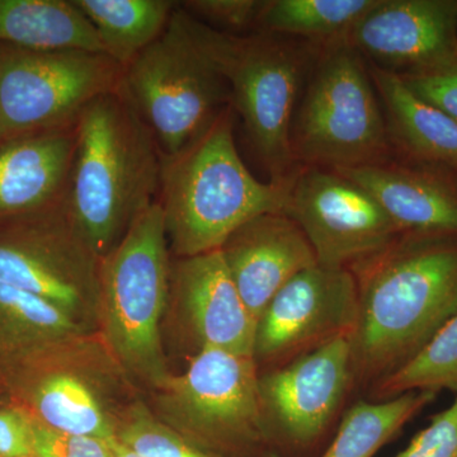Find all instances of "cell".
<instances>
[{
  "instance_id": "cell-1",
  "label": "cell",
  "mask_w": 457,
  "mask_h": 457,
  "mask_svg": "<svg viewBox=\"0 0 457 457\" xmlns=\"http://www.w3.org/2000/svg\"><path fill=\"white\" fill-rule=\"evenodd\" d=\"M357 311L348 339L352 378L380 383L457 312V236L402 234L352 266Z\"/></svg>"
},
{
  "instance_id": "cell-2",
  "label": "cell",
  "mask_w": 457,
  "mask_h": 457,
  "mask_svg": "<svg viewBox=\"0 0 457 457\" xmlns=\"http://www.w3.org/2000/svg\"><path fill=\"white\" fill-rule=\"evenodd\" d=\"M77 129L66 212L104 260L158 201L163 154L120 88L90 102Z\"/></svg>"
},
{
  "instance_id": "cell-3",
  "label": "cell",
  "mask_w": 457,
  "mask_h": 457,
  "mask_svg": "<svg viewBox=\"0 0 457 457\" xmlns=\"http://www.w3.org/2000/svg\"><path fill=\"white\" fill-rule=\"evenodd\" d=\"M233 107L174 156H163L158 203L170 249L179 258L218 251L262 213H285L287 186L261 182L243 163L234 141Z\"/></svg>"
},
{
  "instance_id": "cell-4",
  "label": "cell",
  "mask_w": 457,
  "mask_h": 457,
  "mask_svg": "<svg viewBox=\"0 0 457 457\" xmlns=\"http://www.w3.org/2000/svg\"><path fill=\"white\" fill-rule=\"evenodd\" d=\"M195 46L224 78L231 107L239 113L270 182L287 186L295 176L291 129L309 54L270 33L240 36L218 31L177 7Z\"/></svg>"
},
{
  "instance_id": "cell-5",
  "label": "cell",
  "mask_w": 457,
  "mask_h": 457,
  "mask_svg": "<svg viewBox=\"0 0 457 457\" xmlns=\"http://www.w3.org/2000/svg\"><path fill=\"white\" fill-rule=\"evenodd\" d=\"M171 285L170 243L156 201L99 266V311L108 342L129 372L164 389L161 320Z\"/></svg>"
},
{
  "instance_id": "cell-6",
  "label": "cell",
  "mask_w": 457,
  "mask_h": 457,
  "mask_svg": "<svg viewBox=\"0 0 457 457\" xmlns=\"http://www.w3.org/2000/svg\"><path fill=\"white\" fill-rule=\"evenodd\" d=\"M374 87L345 38L327 42L291 129L295 162L335 170L384 163L389 131Z\"/></svg>"
},
{
  "instance_id": "cell-7",
  "label": "cell",
  "mask_w": 457,
  "mask_h": 457,
  "mask_svg": "<svg viewBox=\"0 0 457 457\" xmlns=\"http://www.w3.org/2000/svg\"><path fill=\"white\" fill-rule=\"evenodd\" d=\"M120 90L163 156L179 154L231 106L227 82L188 37L177 8L161 37L126 66Z\"/></svg>"
},
{
  "instance_id": "cell-8",
  "label": "cell",
  "mask_w": 457,
  "mask_h": 457,
  "mask_svg": "<svg viewBox=\"0 0 457 457\" xmlns=\"http://www.w3.org/2000/svg\"><path fill=\"white\" fill-rule=\"evenodd\" d=\"M187 440L215 457H242L270 446L253 357L201 348L185 374L164 386Z\"/></svg>"
},
{
  "instance_id": "cell-9",
  "label": "cell",
  "mask_w": 457,
  "mask_h": 457,
  "mask_svg": "<svg viewBox=\"0 0 457 457\" xmlns=\"http://www.w3.org/2000/svg\"><path fill=\"white\" fill-rule=\"evenodd\" d=\"M123 71L104 53L0 44V141L77 122L90 102L121 87Z\"/></svg>"
},
{
  "instance_id": "cell-10",
  "label": "cell",
  "mask_w": 457,
  "mask_h": 457,
  "mask_svg": "<svg viewBox=\"0 0 457 457\" xmlns=\"http://www.w3.org/2000/svg\"><path fill=\"white\" fill-rule=\"evenodd\" d=\"M23 218L0 234V284L41 297L77 319L80 311L98 306L101 260L75 228L64 201Z\"/></svg>"
},
{
  "instance_id": "cell-11",
  "label": "cell",
  "mask_w": 457,
  "mask_h": 457,
  "mask_svg": "<svg viewBox=\"0 0 457 457\" xmlns=\"http://www.w3.org/2000/svg\"><path fill=\"white\" fill-rule=\"evenodd\" d=\"M285 215L302 228L318 263L330 269H351L402 236L369 192L324 168L295 173Z\"/></svg>"
},
{
  "instance_id": "cell-12",
  "label": "cell",
  "mask_w": 457,
  "mask_h": 457,
  "mask_svg": "<svg viewBox=\"0 0 457 457\" xmlns=\"http://www.w3.org/2000/svg\"><path fill=\"white\" fill-rule=\"evenodd\" d=\"M353 383L348 336L337 337L260 378L270 450L305 453L324 437Z\"/></svg>"
},
{
  "instance_id": "cell-13",
  "label": "cell",
  "mask_w": 457,
  "mask_h": 457,
  "mask_svg": "<svg viewBox=\"0 0 457 457\" xmlns=\"http://www.w3.org/2000/svg\"><path fill=\"white\" fill-rule=\"evenodd\" d=\"M357 311L348 269L315 264L291 278L262 312L253 359L284 365L337 337L350 336Z\"/></svg>"
},
{
  "instance_id": "cell-14",
  "label": "cell",
  "mask_w": 457,
  "mask_h": 457,
  "mask_svg": "<svg viewBox=\"0 0 457 457\" xmlns=\"http://www.w3.org/2000/svg\"><path fill=\"white\" fill-rule=\"evenodd\" d=\"M345 40L390 73L429 71L457 56V2L378 0Z\"/></svg>"
},
{
  "instance_id": "cell-15",
  "label": "cell",
  "mask_w": 457,
  "mask_h": 457,
  "mask_svg": "<svg viewBox=\"0 0 457 457\" xmlns=\"http://www.w3.org/2000/svg\"><path fill=\"white\" fill-rule=\"evenodd\" d=\"M220 252L255 323L291 278L318 264L302 228L282 212L262 213L246 221Z\"/></svg>"
},
{
  "instance_id": "cell-16",
  "label": "cell",
  "mask_w": 457,
  "mask_h": 457,
  "mask_svg": "<svg viewBox=\"0 0 457 457\" xmlns=\"http://www.w3.org/2000/svg\"><path fill=\"white\" fill-rule=\"evenodd\" d=\"M171 281L198 350L216 348L253 357L257 323L246 309L220 249L179 258Z\"/></svg>"
},
{
  "instance_id": "cell-17",
  "label": "cell",
  "mask_w": 457,
  "mask_h": 457,
  "mask_svg": "<svg viewBox=\"0 0 457 457\" xmlns=\"http://www.w3.org/2000/svg\"><path fill=\"white\" fill-rule=\"evenodd\" d=\"M77 141V122L0 141V216L23 218L62 203Z\"/></svg>"
},
{
  "instance_id": "cell-18",
  "label": "cell",
  "mask_w": 457,
  "mask_h": 457,
  "mask_svg": "<svg viewBox=\"0 0 457 457\" xmlns=\"http://www.w3.org/2000/svg\"><path fill=\"white\" fill-rule=\"evenodd\" d=\"M336 171L369 192L400 233L457 236V188L450 180L385 163Z\"/></svg>"
},
{
  "instance_id": "cell-19",
  "label": "cell",
  "mask_w": 457,
  "mask_h": 457,
  "mask_svg": "<svg viewBox=\"0 0 457 457\" xmlns=\"http://www.w3.org/2000/svg\"><path fill=\"white\" fill-rule=\"evenodd\" d=\"M389 135L418 161L457 168V121L418 97L398 74L369 66Z\"/></svg>"
},
{
  "instance_id": "cell-20",
  "label": "cell",
  "mask_w": 457,
  "mask_h": 457,
  "mask_svg": "<svg viewBox=\"0 0 457 457\" xmlns=\"http://www.w3.org/2000/svg\"><path fill=\"white\" fill-rule=\"evenodd\" d=\"M0 44L31 51L104 53L73 0H0Z\"/></svg>"
},
{
  "instance_id": "cell-21",
  "label": "cell",
  "mask_w": 457,
  "mask_h": 457,
  "mask_svg": "<svg viewBox=\"0 0 457 457\" xmlns=\"http://www.w3.org/2000/svg\"><path fill=\"white\" fill-rule=\"evenodd\" d=\"M78 319L35 295L0 284V368L31 366L80 332Z\"/></svg>"
},
{
  "instance_id": "cell-22",
  "label": "cell",
  "mask_w": 457,
  "mask_h": 457,
  "mask_svg": "<svg viewBox=\"0 0 457 457\" xmlns=\"http://www.w3.org/2000/svg\"><path fill=\"white\" fill-rule=\"evenodd\" d=\"M97 33L102 49L117 64H131L161 37L179 2L73 0Z\"/></svg>"
},
{
  "instance_id": "cell-23",
  "label": "cell",
  "mask_w": 457,
  "mask_h": 457,
  "mask_svg": "<svg viewBox=\"0 0 457 457\" xmlns=\"http://www.w3.org/2000/svg\"><path fill=\"white\" fill-rule=\"evenodd\" d=\"M435 396L432 392H411L384 402L357 403L345 411L320 457H374Z\"/></svg>"
},
{
  "instance_id": "cell-24",
  "label": "cell",
  "mask_w": 457,
  "mask_h": 457,
  "mask_svg": "<svg viewBox=\"0 0 457 457\" xmlns=\"http://www.w3.org/2000/svg\"><path fill=\"white\" fill-rule=\"evenodd\" d=\"M32 416L55 431L111 441L114 428L95 394L68 374L42 376L31 393Z\"/></svg>"
},
{
  "instance_id": "cell-25",
  "label": "cell",
  "mask_w": 457,
  "mask_h": 457,
  "mask_svg": "<svg viewBox=\"0 0 457 457\" xmlns=\"http://www.w3.org/2000/svg\"><path fill=\"white\" fill-rule=\"evenodd\" d=\"M378 0H270L257 27L270 35L302 36L332 42L347 37L352 27Z\"/></svg>"
},
{
  "instance_id": "cell-26",
  "label": "cell",
  "mask_w": 457,
  "mask_h": 457,
  "mask_svg": "<svg viewBox=\"0 0 457 457\" xmlns=\"http://www.w3.org/2000/svg\"><path fill=\"white\" fill-rule=\"evenodd\" d=\"M447 389L457 393V312L416 356L375 385L378 398Z\"/></svg>"
},
{
  "instance_id": "cell-27",
  "label": "cell",
  "mask_w": 457,
  "mask_h": 457,
  "mask_svg": "<svg viewBox=\"0 0 457 457\" xmlns=\"http://www.w3.org/2000/svg\"><path fill=\"white\" fill-rule=\"evenodd\" d=\"M116 438L139 457H215L158 422L144 407L132 411L121 428L117 429Z\"/></svg>"
},
{
  "instance_id": "cell-28",
  "label": "cell",
  "mask_w": 457,
  "mask_h": 457,
  "mask_svg": "<svg viewBox=\"0 0 457 457\" xmlns=\"http://www.w3.org/2000/svg\"><path fill=\"white\" fill-rule=\"evenodd\" d=\"M264 3L262 0H188L179 3V7L204 25L237 35L257 27Z\"/></svg>"
},
{
  "instance_id": "cell-29",
  "label": "cell",
  "mask_w": 457,
  "mask_h": 457,
  "mask_svg": "<svg viewBox=\"0 0 457 457\" xmlns=\"http://www.w3.org/2000/svg\"><path fill=\"white\" fill-rule=\"evenodd\" d=\"M113 440L104 441L55 431L42 425L36 418L33 422L35 457H113Z\"/></svg>"
},
{
  "instance_id": "cell-30",
  "label": "cell",
  "mask_w": 457,
  "mask_h": 457,
  "mask_svg": "<svg viewBox=\"0 0 457 457\" xmlns=\"http://www.w3.org/2000/svg\"><path fill=\"white\" fill-rule=\"evenodd\" d=\"M399 77L418 97L457 121V56L429 71Z\"/></svg>"
},
{
  "instance_id": "cell-31",
  "label": "cell",
  "mask_w": 457,
  "mask_h": 457,
  "mask_svg": "<svg viewBox=\"0 0 457 457\" xmlns=\"http://www.w3.org/2000/svg\"><path fill=\"white\" fill-rule=\"evenodd\" d=\"M395 457H457V399Z\"/></svg>"
},
{
  "instance_id": "cell-32",
  "label": "cell",
  "mask_w": 457,
  "mask_h": 457,
  "mask_svg": "<svg viewBox=\"0 0 457 457\" xmlns=\"http://www.w3.org/2000/svg\"><path fill=\"white\" fill-rule=\"evenodd\" d=\"M33 422L25 409L0 408V457L33 455Z\"/></svg>"
},
{
  "instance_id": "cell-33",
  "label": "cell",
  "mask_w": 457,
  "mask_h": 457,
  "mask_svg": "<svg viewBox=\"0 0 457 457\" xmlns=\"http://www.w3.org/2000/svg\"><path fill=\"white\" fill-rule=\"evenodd\" d=\"M112 450H113V457H139L137 455H135L134 453H131L130 450L126 449V447H123L121 444H120L119 441H117V438H114L112 441Z\"/></svg>"
},
{
  "instance_id": "cell-34",
  "label": "cell",
  "mask_w": 457,
  "mask_h": 457,
  "mask_svg": "<svg viewBox=\"0 0 457 457\" xmlns=\"http://www.w3.org/2000/svg\"><path fill=\"white\" fill-rule=\"evenodd\" d=\"M258 457H284L282 455H279L278 453H276V451L273 450H266L264 453H260Z\"/></svg>"
},
{
  "instance_id": "cell-35",
  "label": "cell",
  "mask_w": 457,
  "mask_h": 457,
  "mask_svg": "<svg viewBox=\"0 0 457 457\" xmlns=\"http://www.w3.org/2000/svg\"><path fill=\"white\" fill-rule=\"evenodd\" d=\"M25 457H35V456L32 455V456H25Z\"/></svg>"
}]
</instances>
